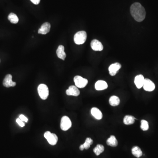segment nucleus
<instances>
[{"label":"nucleus","instance_id":"nucleus-1","mask_svg":"<svg viewBox=\"0 0 158 158\" xmlns=\"http://www.w3.org/2000/svg\"><path fill=\"white\" fill-rule=\"evenodd\" d=\"M131 14L136 21L141 22L145 19L146 15V12L144 7L140 3L135 2L131 6Z\"/></svg>","mask_w":158,"mask_h":158},{"label":"nucleus","instance_id":"nucleus-2","mask_svg":"<svg viewBox=\"0 0 158 158\" xmlns=\"http://www.w3.org/2000/svg\"><path fill=\"white\" fill-rule=\"evenodd\" d=\"M87 33L84 31H79L76 33L74 37V41L76 44L80 45L85 42L87 40Z\"/></svg>","mask_w":158,"mask_h":158},{"label":"nucleus","instance_id":"nucleus-3","mask_svg":"<svg viewBox=\"0 0 158 158\" xmlns=\"http://www.w3.org/2000/svg\"><path fill=\"white\" fill-rule=\"evenodd\" d=\"M38 93L42 100H46L49 95V90L47 86L44 84H41L37 88Z\"/></svg>","mask_w":158,"mask_h":158},{"label":"nucleus","instance_id":"nucleus-4","mask_svg":"<svg viewBox=\"0 0 158 158\" xmlns=\"http://www.w3.org/2000/svg\"><path fill=\"white\" fill-rule=\"evenodd\" d=\"M44 137L52 145H55L57 143L58 137L56 134L51 133V132L47 131L44 134Z\"/></svg>","mask_w":158,"mask_h":158},{"label":"nucleus","instance_id":"nucleus-5","mask_svg":"<svg viewBox=\"0 0 158 158\" xmlns=\"http://www.w3.org/2000/svg\"><path fill=\"white\" fill-rule=\"evenodd\" d=\"M74 82L77 88H83L85 87L88 84L87 79L83 78L80 76H76L74 78Z\"/></svg>","mask_w":158,"mask_h":158},{"label":"nucleus","instance_id":"nucleus-6","mask_svg":"<svg viewBox=\"0 0 158 158\" xmlns=\"http://www.w3.org/2000/svg\"><path fill=\"white\" fill-rule=\"evenodd\" d=\"M72 122L70 119L67 116H63L61 120V129L63 131H66L71 128Z\"/></svg>","mask_w":158,"mask_h":158},{"label":"nucleus","instance_id":"nucleus-7","mask_svg":"<svg viewBox=\"0 0 158 158\" xmlns=\"http://www.w3.org/2000/svg\"><path fill=\"white\" fill-rule=\"evenodd\" d=\"M143 88L145 90L147 91H152L155 89V85L153 81L149 79H145Z\"/></svg>","mask_w":158,"mask_h":158},{"label":"nucleus","instance_id":"nucleus-8","mask_svg":"<svg viewBox=\"0 0 158 158\" xmlns=\"http://www.w3.org/2000/svg\"><path fill=\"white\" fill-rule=\"evenodd\" d=\"M121 68V65L120 63H116L112 64L108 68L109 74L112 76H114L116 74L117 72Z\"/></svg>","mask_w":158,"mask_h":158},{"label":"nucleus","instance_id":"nucleus-9","mask_svg":"<svg viewBox=\"0 0 158 158\" xmlns=\"http://www.w3.org/2000/svg\"><path fill=\"white\" fill-rule=\"evenodd\" d=\"M12 76L11 75H7L3 80V84L4 86L6 88L15 87L16 85V83L12 81Z\"/></svg>","mask_w":158,"mask_h":158},{"label":"nucleus","instance_id":"nucleus-10","mask_svg":"<svg viewBox=\"0 0 158 158\" xmlns=\"http://www.w3.org/2000/svg\"><path fill=\"white\" fill-rule=\"evenodd\" d=\"M66 94L68 96H74L77 97L80 94V91L78 88L75 86H70L69 89L66 90Z\"/></svg>","mask_w":158,"mask_h":158},{"label":"nucleus","instance_id":"nucleus-11","mask_svg":"<svg viewBox=\"0 0 158 158\" xmlns=\"http://www.w3.org/2000/svg\"><path fill=\"white\" fill-rule=\"evenodd\" d=\"M90 46L94 51H102L103 49V46L101 42L96 39L92 40L90 43Z\"/></svg>","mask_w":158,"mask_h":158},{"label":"nucleus","instance_id":"nucleus-12","mask_svg":"<svg viewBox=\"0 0 158 158\" xmlns=\"http://www.w3.org/2000/svg\"><path fill=\"white\" fill-rule=\"evenodd\" d=\"M145 79L142 75H138L136 76L135 79V84L137 88L141 89L143 87Z\"/></svg>","mask_w":158,"mask_h":158},{"label":"nucleus","instance_id":"nucleus-13","mask_svg":"<svg viewBox=\"0 0 158 158\" xmlns=\"http://www.w3.org/2000/svg\"><path fill=\"white\" fill-rule=\"evenodd\" d=\"M51 29V25L49 23H45L43 24L41 28L39 29L38 33L39 34H46L49 33Z\"/></svg>","mask_w":158,"mask_h":158},{"label":"nucleus","instance_id":"nucleus-14","mask_svg":"<svg viewBox=\"0 0 158 158\" xmlns=\"http://www.w3.org/2000/svg\"><path fill=\"white\" fill-rule=\"evenodd\" d=\"M91 115L96 120H100L102 118L103 115L100 109L96 107L92 108L91 109Z\"/></svg>","mask_w":158,"mask_h":158},{"label":"nucleus","instance_id":"nucleus-15","mask_svg":"<svg viewBox=\"0 0 158 158\" xmlns=\"http://www.w3.org/2000/svg\"><path fill=\"white\" fill-rule=\"evenodd\" d=\"M95 89L97 90H102L108 88L107 83L104 80H98L95 84Z\"/></svg>","mask_w":158,"mask_h":158},{"label":"nucleus","instance_id":"nucleus-16","mask_svg":"<svg viewBox=\"0 0 158 158\" xmlns=\"http://www.w3.org/2000/svg\"><path fill=\"white\" fill-rule=\"evenodd\" d=\"M64 50H65V48L64 46L63 45H60L58 46L56 51V54L58 57L63 60H65L66 57V55Z\"/></svg>","mask_w":158,"mask_h":158},{"label":"nucleus","instance_id":"nucleus-17","mask_svg":"<svg viewBox=\"0 0 158 158\" xmlns=\"http://www.w3.org/2000/svg\"><path fill=\"white\" fill-rule=\"evenodd\" d=\"M106 143L108 145L113 147H116L118 144L117 140L114 135H111L110 137L108 139Z\"/></svg>","mask_w":158,"mask_h":158},{"label":"nucleus","instance_id":"nucleus-18","mask_svg":"<svg viewBox=\"0 0 158 158\" xmlns=\"http://www.w3.org/2000/svg\"><path fill=\"white\" fill-rule=\"evenodd\" d=\"M120 99L116 96H111L109 98V103L112 106H116L120 104Z\"/></svg>","mask_w":158,"mask_h":158},{"label":"nucleus","instance_id":"nucleus-19","mask_svg":"<svg viewBox=\"0 0 158 158\" xmlns=\"http://www.w3.org/2000/svg\"><path fill=\"white\" fill-rule=\"evenodd\" d=\"M135 120H136L135 118L133 116L127 115L123 118V123L125 125H131L134 124Z\"/></svg>","mask_w":158,"mask_h":158},{"label":"nucleus","instance_id":"nucleus-20","mask_svg":"<svg viewBox=\"0 0 158 158\" xmlns=\"http://www.w3.org/2000/svg\"><path fill=\"white\" fill-rule=\"evenodd\" d=\"M132 153L137 158H139L142 155V151L138 146H134L132 149Z\"/></svg>","mask_w":158,"mask_h":158},{"label":"nucleus","instance_id":"nucleus-21","mask_svg":"<svg viewBox=\"0 0 158 158\" xmlns=\"http://www.w3.org/2000/svg\"><path fill=\"white\" fill-rule=\"evenodd\" d=\"M104 148L103 145L100 144H98L97 146L94 149V153L96 155H100L101 153L104 151Z\"/></svg>","mask_w":158,"mask_h":158},{"label":"nucleus","instance_id":"nucleus-22","mask_svg":"<svg viewBox=\"0 0 158 158\" xmlns=\"http://www.w3.org/2000/svg\"><path fill=\"white\" fill-rule=\"evenodd\" d=\"M8 19L11 23L13 24H16L19 22V18L16 15L13 13H11L8 16Z\"/></svg>","mask_w":158,"mask_h":158},{"label":"nucleus","instance_id":"nucleus-23","mask_svg":"<svg viewBox=\"0 0 158 158\" xmlns=\"http://www.w3.org/2000/svg\"><path fill=\"white\" fill-rule=\"evenodd\" d=\"M93 143V140L90 137H87L85 140V142L82 145L85 149H89L90 145Z\"/></svg>","mask_w":158,"mask_h":158},{"label":"nucleus","instance_id":"nucleus-24","mask_svg":"<svg viewBox=\"0 0 158 158\" xmlns=\"http://www.w3.org/2000/svg\"><path fill=\"white\" fill-rule=\"evenodd\" d=\"M141 128L143 131H146L149 129V123L145 120H143L141 121Z\"/></svg>","mask_w":158,"mask_h":158},{"label":"nucleus","instance_id":"nucleus-25","mask_svg":"<svg viewBox=\"0 0 158 158\" xmlns=\"http://www.w3.org/2000/svg\"><path fill=\"white\" fill-rule=\"evenodd\" d=\"M16 122L19 124V126H20L21 127H23L25 126V124L24 123L23 121L19 118H18L16 119Z\"/></svg>","mask_w":158,"mask_h":158},{"label":"nucleus","instance_id":"nucleus-26","mask_svg":"<svg viewBox=\"0 0 158 158\" xmlns=\"http://www.w3.org/2000/svg\"><path fill=\"white\" fill-rule=\"evenodd\" d=\"M19 118L20 119H21L23 121L25 122V123L28 122V121L27 118L26 117L23 115H20L19 116Z\"/></svg>","mask_w":158,"mask_h":158},{"label":"nucleus","instance_id":"nucleus-27","mask_svg":"<svg viewBox=\"0 0 158 158\" xmlns=\"http://www.w3.org/2000/svg\"><path fill=\"white\" fill-rule=\"evenodd\" d=\"M30 1L32 3H33L35 5H38V4H39L40 1H41V0H30Z\"/></svg>","mask_w":158,"mask_h":158}]
</instances>
